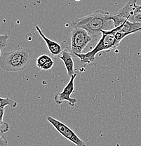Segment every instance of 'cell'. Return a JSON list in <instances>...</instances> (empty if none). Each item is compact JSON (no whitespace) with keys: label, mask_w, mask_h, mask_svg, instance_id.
<instances>
[{"label":"cell","mask_w":141,"mask_h":146,"mask_svg":"<svg viewBox=\"0 0 141 146\" xmlns=\"http://www.w3.org/2000/svg\"><path fill=\"white\" fill-rule=\"evenodd\" d=\"M110 13L102 10H97L87 16L76 19L72 26L80 27L87 31L95 40L102 35V31H109L115 28L113 21L110 19Z\"/></svg>","instance_id":"6da1fadb"},{"label":"cell","mask_w":141,"mask_h":146,"mask_svg":"<svg viewBox=\"0 0 141 146\" xmlns=\"http://www.w3.org/2000/svg\"><path fill=\"white\" fill-rule=\"evenodd\" d=\"M32 56V51L27 48L1 53L0 66L7 72H20L28 67Z\"/></svg>","instance_id":"7a4b0ae2"},{"label":"cell","mask_w":141,"mask_h":146,"mask_svg":"<svg viewBox=\"0 0 141 146\" xmlns=\"http://www.w3.org/2000/svg\"><path fill=\"white\" fill-rule=\"evenodd\" d=\"M119 44L120 42L117 40L113 34H107L102 31L101 39L91 51L81 54H75V56L79 58L80 62L82 64H90L95 61L97 54L102 51H111L117 47Z\"/></svg>","instance_id":"3957f363"},{"label":"cell","mask_w":141,"mask_h":146,"mask_svg":"<svg viewBox=\"0 0 141 146\" xmlns=\"http://www.w3.org/2000/svg\"><path fill=\"white\" fill-rule=\"evenodd\" d=\"M70 39V52L73 56L75 54H83V51L86 46L93 41L92 36L87 31L82 28L76 27H72Z\"/></svg>","instance_id":"277c9868"},{"label":"cell","mask_w":141,"mask_h":146,"mask_svg":"<svg viewBox=\"0 0 141 146\" xmlns=\"http://www.w3.org/2000/svg\"><path fill=\"white\" fill-rule=\"evenodd\" d=\"M139 0H129L120 11L115 14L110 15V19L113 21L115 27L122 25L126 21L136 13L141 12V6L138 4Z\"/></svg>","instance_id":"5b68a950"},{"label":"cell","mask_w":141,"mask_h":146,"mask_svg":"<svg viewBox=\"0 0 141 146\" xmlns=\"http://www.w3.org/2000/svg\"><path fill=\"white\" fill-rule=\"evenodd\" d=\"M46 119L62 136L76 146H86V144L76 134L75 132L65 123L50 116L47 117Z\"/></svg>","instance_id":"8992f818"},{"label":"cell","mask_w":141,"mask_h":146,"mask_svg":"<svg viewBox=\"0 0 141 146\" xmlns=\"http://www.w3.org/2000/svg\"><path fill=\"white\" fill-rule=\"evenodd\" d=\"M77 77V74H75L70 77L69 82L66 84L63 90L60 93H58L54 96V101L57 105L60 106L64 101L68 102L70 106L75 108V104L77 103V98H71V95L75 92V80Z\"/></svg>","instance_id":"52a82bcc"},{"label":"cell","mask_w":141,"mask_h":146,"mask_svg":"<svg viewBox=\"0 0 141 146\" xmlns=\"http://www.w3.org/2000/svg\"><path fill=\"white\" fill-rule=\"evenodd\" d=\"M36 30H37V31L39 34V35L42 36V38L44 39L45 43H46L49 52L54 56H60V54L63 52V49H64V46H63L64 44H58V42H55V41H53L52 39L47 37V36H45V35L44 34L43 32L42 31L40 27L37 26V25L36 26Z\"/></svg>","instance_id":"ba28073f"},{"label":"cell","mask_w":141,"mask_h":146,"mask_svg":"<svg viewBox=\"0 0 141 146\" xmlns=\"http://www.w3.org/2000/svg\"><path fill=\"white\" fill-rule=\"evenodd\" d=\"M72 56L73 55L72 54L70 51H68L67 49V45L66 44L64 46V49H63L62 54H60V56H58L60 60L64 63L67 73L70 77L75 74V70H74V60Z\"/></svg>","instance_id":"9c48e42d"},{"label":"cell","mask_w":141,"mask_h":146,"mask_svg":"<svg viewBox=\"0 0 141 146\" xmlns=\"http://www.w3.org/2000/svg\"><path fill=\"white\" fill-rule=\"evenodd\" d=\"M36 64L37 68L40 70H48L53 68L54 65V61L51 57L46 54H43L39 56L36 59Z\"/></svg>","instance_id":"30bf717a"},{"label":"cell","mask_w":141,"mask_h":146,"mask_svg":"<svg viewBox=\"0 0 141 146\" xmlns=\"http://www.w3.org/2000/svg\"><path fill=\"white\" fill-rule=\"evenodd\" d=\"M10 106V107L15 108L17 107L18 103L14 100L11 99L9 98H0V109L5 108L6 106Z\"/></svg>","instance_id":"8fae6325"},{"label":"cell","mask_w":141,"mask_h":146,"mask_svg":"<svg viewBox=\"0 0 141 146\" xmlns=\"http://www.w3.org/2000/svg\"><path fill=\"white\" fill-rule=\"evenodd\" d=\"M9 36V35H0V48H1V50H2L4 47L7 46V41H8Z\"/></svg>","instance_id":"7c38bea8"},{"label":"cell","mask_w":141,"mask_h":146,"mask_svg":"<svg viewBox=\"0 0 141 146\" xmlns=\"http://www.w3.org/2000/svg\"><path fill=\"white\" fill-rule=\"evenodd\" d=\"M9 125L8 124V123L7 122H1L0 124V131H1V133H7L9 131Z\"/></svg>","instance_id":"4fadbf2b"},{"label":"cell","mask_w":141,"mask_h":146,"mask_svg":"<svg viewBox=\"0 0 141 146\" xmlns=\"http://www.w3.org/2000/svg\"><path fill=\"white\" fill-rule=\"evenodd\" d=\"M0 146H8V141L3 136V133H1V144H0Z\"/></svg>","instance_id":"5bb4252c"},{"label":"cell","mask_w":141,"mask_h":146,"mask_svg":"<svg viewBox=\"0 0 141 146\" xmlns=\"http://www.w3.org/2000/svg\"><path fill=\"white\" fill-rule=\"evenodd\" d=\"M75 1H81V0H75Z\"/></svg>","instance_id":"9a60e30c"}]
</instances>
